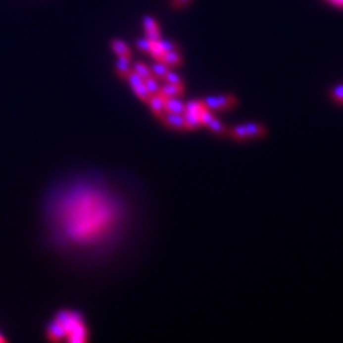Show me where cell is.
Returning a JSON list of instances; mask_svg holds the SVG:
<instances>
[{
	"label": "cell",
	"instance_id": "1",
	"mask_svg": "<svg viewBox=\"0 0 343 343\" xmlns=\"http://www.w3.org/2000/svg\"><path fill=\"white\" fill-rule=\"evenodd\" d=\"M122 208L116 197L96 183L71 185L53 202L56 230L76 245H93L116 230Z\"/></svg>",
	"mask_w": 343,
	"mask_h": 343
},
{
	"label": "cell",
	"instance_id": "2",
	"mask_svg": "<svg viewBox=\"0 0 343 343\" xmlns=\"http://www.w3.org/2000/svg\"><path fill=\"white\" fill-rule=\"evenodd\" d=\"M56 320L66 331V340L71 343H82L87 340V329L83 323V318L76 311H60L56 315Z\"/></svg>",
	"mask_w": 343,
	"mask_h": 343
},
{
	"label": "cell",
	"instance_id": "3",
	"mask_svg": "<svg viewBox=\"0 0 343 343\" xmlns=\"http://www.w3.org/2000/svg\"><path fill=\"white\" fill-rule=\"evenodd\" d=\"M263 132L264 127L259 123H245V125H242V126L234 127L232 131V135L235 139H246L259 136Z\"/></svg>",
	"mask_w": 343,
	"mask_h": 343
},
{
	"label": "cell",
	"instance_id": "4",
	"mask_svg": "<svg viewBox=\"0 0 343 343\" xmlns=\"http://www.w3.org/2000/svg\"><path fill=\"white\" fill-rule=\"evenodd\" d=\"M127 78H129V83L130 85H131V88L134 89V92L138 94L139 97H140L141 99H149L150 93L147 92V87H145L144 79L140 78V76L136 73H134V71H130V73L127 74Z\"/></svg>",
	"mask_w": 343,
	"mask_h": 343
},
{
	"label": "cell",
	"instance_id": "5",
	"mask_svg": "<svg viewBox=\"0 0 343 343\" xmlns=\"http://www.w3.org/2000/svg\"><path fill=\"white\" fill-rule=\"evenodd\" d=\"M234 103V98L230 96H220V97H208L203 100V104L207 109H223Z\"/></svg>",
	"mask_w": 343,
	"mask_h": 343
},
{
	"label": "cell",
	"instance_id": "6",
	"mask_svg": "<svg viewBox=\"0 0 343 343\" xmlns=\"http://www.w3.org/2000/svg\"><path fill=\"white\" fill-rule=\"evenodd\" d=\"M143 27H144L147 37L149 38L150 41H156V40L161 38L158 22L152 17H149V15L144 17V19H143Z\"/></svg>",
	"mask_w": 343,
	"mask_h": 343
},
{
	"label": "cell",
	"instance_id": "7",
	"mask_svg": "<svg viewBox=\"0 0 343 343\" xmlns=\"http://www.w3.org/2000/svg\"><path fill=\"white\" fill-rule=\"evenodd\" d=\"M47 333H49V336H50L52 340L56 341H60V340H65L66 338V331H65L64 327L60 324L57 320H53V322H51L50 324H49V328H47Z\"/></svg>",
	"mask_w": 343,
	"mask_h": 343
},
{
	"label": "cell",
	"instance_id": "8",
	"mask_svg": "<svg viewBox=\"0 0 343 343\" xmlns=\"http://www.w3.org/2000/svg\"><path fill=\"white\" fill-rule=\"evenodd\" d=\"M182 84H170V83H167V84L163 85V87L159 89V94H161L164 98L177 97V96L182 93Z\"/></svg>",
	"mask_w": 343,
	"mask_h": 343
},
{
	"label": "cell",
	"instance_id": "9",
	"mask_svg": "<svg viewBox=\"0 0 343 343\" xmlns=\"http://www.w3.org/2000/svg\"><path fill=\"white\" fill-rule=\"evenodd\" d=\"M165 122H167L170 127H174V129H185L186 127L183 113H172V112H167V114H165Z\"/></svg>",
	"mask_w": 343,
	"mask_h": 343
},
{
	"label": "cell",
	"instance_id": "10",
	"mask_svg": "<svg viewBox=\"0 0 343 343\" xmlns=\"http://www.w3.org/2000/svg\"><path fill=\"white\" fill-rule=\"evenodd\" d=\"M165 111L172 113H183L185 112V103L177 97L165 98Z\"/></svg>",
	"mask_w": 343,
	"mask_h": 343
},
{
	"label": "cell",
	"instance_id": "11",
	"mask_svg": "<svg viewBox=\"0 0 343 343\" xmlns=\"http://www.w3.org/2000/svg\"><path fill=\"white\" fill-rule=\"evenodd\" d=\"M147 100H149V104L152 111L156 112V113H161V112L165 111V98L161 94H152Z\"/></svg>",
	"mask_w": 343,
	"mask_h": 343
},
{
	"label": "cell",
	"instance_id": "12",
	"mask_svg": "<svg viewBox=\"0 0 343 343\" xmlns=\"http://www.w3.org/2000/svg\"><path fill=\"white\" fill-rule=\"evenodd\" d=\"M160 61L164 62L167 66H177V65H179L181 61H182V56L179 55V52L177 50L167 51V52H164Z\"/></svg>",
	"mask_w": 343,
	"mask_h": 343
},
{
	"label": "cell",
	"instance_id": "13",
	"mask_svg": "<svg viewBox=\"0 0 343 343\" xmlns=\"http://www.w3.org/2000/svg\"><path fill=\"white\" fill-rule=\"evenodd\" d=\"M111 47L113 52L117 56H130V49L122 40H113L111 42Z\"/></svg>",
	"mask_w": 343,
	"mask_h": 343
},
{
	"label": "cell",
	"instance_id": "14",
	"mask_svg": "<svg viewBox=\"0 0 343 343\" xmlns=\"http://www.w3.org/2000/svg\"><path fill=\"white\" fill-rule=\"evenodd\" d=\"M183 117H185L186 127L188 129H195V127L199 126L201 122H199V116L198 113H195V112H183Z\"/></svg>",
	"mask_w": 343,
	"mask_h": 343
},
{
	"label": "cell",
	"instance_id": "15",
	"mask_svg": "<svg viewBox=\"0 0 343 343\" xmlns=\"http://www.w3.org/2000/svg\"><path fill=\"white\" fill-rule=\"evenodd\" d=\"M116 68L123 75H127V74L131 71V66H130V56H118L117 62H116Z\"/></svg>",
	"mask_w": 343,
	"mask_h": 343
},
{
	"label": "cell",
	"instance_id": "16",
	"mask_svg": "<svg viewBox=\"0 0 343 343\" xmlns=\"http://www.w3.org/2000/svg\"><path fill=\"white\" fill-rule=\"evenodd\" d=\"M144 84H145V87H147V92L150 93V96L159 93V89H160V87H159L158 80H156L155 78H152L151 75L147 76V79H144Z\"/></svg>",
	"mask_w": 343,
	"mask_h": 343
},
{
	"label": "cell",
	"instance_id": "17",
	"mask_svg": "<svg viewBox=\"0 0 343 343\" xmlns=\"http://www.w3.org/2000/svg\"><path fill=\"white\" fill-rule=\"evenodd\" d=\"M168 70H169V66H167L164 62H161V61L155 62V64L152 65V69H151L152 73L155 74L158 78H160V79H163V78H164L165 74L168 73Z\"/></svg>",
	"mask_w": 343,
	"mask_h": 343
},
{
	"label": "cell",
	"instance_id": "18",
	"mask_svg": "<svg viewBox=\"0 0 343 343\" xmlns=\"http://www.w3.org/2000/svg\"><path fill=\"white\" fill-rule=\"evenodd\" d=\"M132 71L138 74L143 79H147V76H150V69L147 68V65L143 64V62H136V64H134V70Z\"/></svg>",
	"mask_w": 343,
	"mask_h": 343
},
{
	"label": "cell",
	"instance_id": "19",
	"mask_svg": "<svg viewBox=\"0 0 343 343\" xmlns=\"http://www.w3.org/2000/svg\"><path fill=\"white\" fill-rule=\"evenodd\" d=\"M205 108L203 102H198V100H191V102L185 104V111L187 112H195V113H199L201 109Z\"/></svg>",
	"mask_w": 343,
	"mask_h": 343
},
{
	"label": "cell",
	"instance_id": "20",
	"mask_svg": "<svg viewBox=\"0 0 343 343\" xmlns=\"http://www.w3.org/2000/svg\"><path fill=\"white\" fill-rule=\"evenodd\" d=\"M198 116H199V122H201V125H205V126H207L208 123L211 122L212 118H214V116H212V113L210 112V109H207L206 107L199 111Z\"/></svg>",
	"mask_w": 343,
	"mask_h": 343
},
{
	"label": "cell",
	"instance_id": "21",
	"mask_svg": "<svg viewBox=\"0 0 343 343\" xmlns=\"http://www.w3.org/2000/svg\"><path fill=\"white\" fill-rule=\"evenodd\" d=\"M163 79H165V82L170 83V84H182V79H181V76L172 70H168V73L165 74V76L163 78Z\"/></svg>",
	"mask_w": 343,
	"mask_h": 343
},
{
	"label": "cell",
	"instance_id": "22",
	"mask_svg": "<svg viewBox=\"0 0 343 343\" xmlns=\"http://www.w3.org/2000/svg\"><path fill=\"white\" fill-rule=\"evenodd\" d=\"M207 126L212 132H216V134H221V132L224 131L223 123H221L219 120H216V118H212L211 122L208 123Z\"/></svg>",
	"mask_w": 343,
	"mask_h": 343
},
{
	"label": "cell",
	"instance_id": "23",
	"mask_svg": "<svg viewBox=\"0 0 343 343\" xmlns=\"http://www.w3.org/2000/svg\"><path fill=\"white\" fill-rule=\"evenodd\" d=\"M136 45H138L139 50L147 52V51H149V49H150V45H151V41H150L147 37H144V38H140V40H138Z\"/></svg>",
	"mask_w": 343,
	"mask_h": 343
},
{
	"label": "cell",
	"instance_id": "24",
	"mask_svg": "<svg viewBox=\"0 0 343 343\" xmlns=\"http://www.w3.org/2000/svg\"><path fill=\"white\" fill-rule=\"evenodd\" d=\"M332 97L338 102H343V84L335 87V89L332 92Z\"/></svg>",
	"mask_w": 343,
	"mask_h": 343
},
{
	"label": "cell",
	"instance_id": "25",
	"mask_svg": "<svg viewBox=\"0 0 343 343\" xmlns=\"http://www.w3.org/2000/svg\"><path fill=\"white\" fill-rule=\"evenodd\" d=\"M192 0H170V5L174 9H183L187 6Z\"/></svg>",
	"mask_w": 343,
	"mask_h": 343
},
{
	"label": "cell",
	"instance_id": "26",
	"mask_svg": "<svg viewBox=\"0 0 343 343\" xmlns=\"http://www.w3.org/2000/svg\"><path fill=\"white\" fill-rule=\"evenodd\" d=\"M329 3H332L333 5L336 6H341V8H343V0H328Z\"/></svg>",
	"mask_w": 343,
	"mask_h": 343
},
{
	"label": "cell",
	"instance_id": "27",
	"mask_svg": "<svg viewBox=\"0 0 343 343\" xmlns=\"http://www.w3.org/2000/svg\"><path fill=\"white\" fill-rule=\"evenodd\" d=\"M3 341H4V338L1 337V336H0V342H3Z\"/></svg>",
	"mask_w": 343,
	"mask_h": 343
}]
</instances>
